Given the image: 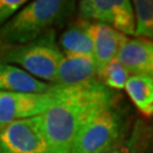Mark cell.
I'll use <instances>...</instances> for the list:
<instances>
[{
  "label": "cell",
  "mask_w": 153,
  "mask_h": 153,
  "mask_svg": "<svg viewBox=\"0 0 153 153\" xmlns=\"http://www.w3.org/2000/svg\"><path fill=\"white\" fill-rule=\"evenodd\" d=\"M116 104V93L98 78L65 88L62 98L41 115L51 153H69L78 131L94 117Z\"/></svg>",
  "instance_id": "obj_1"
},
{
  "label": "cell",
  "mask_w": 153,
  "mask_h": 153,
  "mask_svg": "<svg viewBox=\"0 0 153 153\" xmlns=\"http://www.w3.org/2000/svg\"><path fill=\"white\" fill-rule=\"evenodd\" d=\"M76 2L68 0H34L22 7L0 27V41L17 45L34 41L68 19Z\"/></svg>",
  "instance_id": "obj_2"
},
{
  "label": "cell",
  "mask_w": 153,
  "mask_h": 153,
  "mask_svg": "<svg viewBox=\"0 0 153 153\" xmlns=\"http://www.w3.org/2000/svg\"><path fill=\"white\" fill-rule=\"evenodd\" d=\"M64 57L56 43L55 33L49 32L27 43L6 45L0 60L22 68L40 81L53 84Z\"/></svg>",
  "instance_id": "obj_3"
},
{
  "label": "cell",
  "mask_w": 153,
  "mask_h": 153,
  "mask_svg": "<svg viewBox=\"0 0 153 153\" xmlns=\"http://www.w3.org/2000/svg\"><path fill=\"white\" fill-rule=\"evenodd\" d=\"M129 129L128 119L114 105L94 117L78 131L69 153H104Z\"/></svg>",
  "instance_id": "obj_4"
},
{
  "label": "cell",
  "mask_w": 153,
  "mask_h": 153,
  "mask_svg": "<svg viewBox=\"0 0 153 153\" xmlns=\"http://www.w3.org/2000/svg\"><path fill=\"white\" fill-rule=\"evenodd\" d=\"M64 92L65 88L57 85L49 92L40 94L0 91V127L42 115L62 98Z\"/></svg>",
  "instance_id": "obj_5"
},
{
  "label": "cell",
  "mask_w": 153,
  "mask_h": 153,
  "mask_svg": "<svg viewBox=\"0 0 153 153\" xmlns=\"http://www.w3.org/2000/svg\"><path fill=\"white\" fill-rule=\"evenodd\" d=\"M0 153H51L41 115L1 126Z\"/></svg>",
  "instance_id": "obj_6"
},
{
  "label": "cell",
  "mask_w": 153,
  "mask_h": 153,
  "mask_svg": "<svg viewBox=\"0 0 153 153\" xmlns=\"http://www.w3.org/2000/svg\"><path fill=\"white\" fill-rule=\"evenodd\" d=\"M78 15L83 21L107 24L124 35L135 33L134 8L128 0H82Z\"/></svg>",
  "instance_id": "obj_7"
},
{
  "label": "cell",
  "mask_w": 153,
  "mask_h": 153,
  "mask_svg": "<svg viewBox=\"0 0 153 153\" xmlns=\"http://www.w3.org/2000/svg\"><path fill=\"white\" fill-rule=\"evenodd\" d=\"M117 58L128 74L153 79V41L145 38L127 39Z\"/></svg>",
  "instance_id": "obj_8"
},
{
  "label": "cell",
  "mask_w": 153,
  "mask_h": 153,
  "mask_svg": "<svg viewBox=\"0 0 153 153\" xmlns=\"http://www.w3.org/2000/svg\"><path fill=\"white\" fill-rule=\"evenodd\" d=\"M88 28L93 40V58L99 73L108 62L117 57L128 38L103 23L90 22Z\"/></svg>",
  "instance_id": "obj_9"
},
{
  "label": "cell",
  "mask_w": 153,
  "mask_h": 153,
  "mask_svg": "<svg viewBox=\"0 0 153 153\" xmlns=\"http://www.w3.org/2000/svg\"><path fill=\"white\" fill-rule=\"evenodd\" d=\"M98 71L91 56H65L58 67L53 84L60 88H73L97 78Z\"/></svg>",
  "instance_id": "obj_10"
},
{
  "label": "cell",
  "mask_w": 153,
  "mask_h": 153,
  "mask_svg": "<svg viewBox=\"0 0 153 153\" xmlns=\"http://www.w3.org/2000/svg\"><path fill=\"white\" fill-rule=\"evenodd\" d=\"M53 88V84L40 81L22 68L0 60V91L40 94Z\"/></svg>",
  "instance_id": "obj_11"
},
{
  "label": "cell",
  "mask_w": 153,
  "mask_h": 153,
  "mask_svg": "<svg viewBox=\"0 0 153 153\" xmlns=\"http://www.w3.org/2000/svg\"><path fill=\"white\" fill-rule=\"evenodd\" d=\"M88 27L90 22L82 19L71 25L61 34L59 43L66 56L93 57V40Z\"/></svg>",
  "instance_id": "obj_12"
},
{
  "label": "cell",
  "mask_w": 153,
  "mask_h": 153,
  "mask_svg": "<svg viewBox=\"0 0 153 153\" xmlns=\"http://www.w3.org/2000/svg\"><path fill=\"white\" fill-rule=\"evenodd\" d=\"M152 142L153 125L138 119L119 142L104 153H146Z\"/></svg>",
  "instance_id": "obj_13"
},
{
  "label": "cell",
  "mask_w": 153,
  "mask_h": 153,
  "mask_svg": "<svg viewBox=\"0 0 153 153\" xmlns=\"http://www.w3.org/2000/svg\"><path fill=\"white\" fill-rule=\"evenodd\" d=\"M125 90L131 102L143 115L153 116V79L141 75H131L125 84Z\"/></svg>",
  "instance_id": "obj_14"
},
{
  "label": "cell",
  "mask_w": 153,
  "mask_h": 153,
  "mask_svg": "<svg viewBox=\"0 0 153 153\" xmlns=\"http://www.w3.org/2000/svg\"><path fill=\"white\" fill-rule=\"evenodd\" d=\"M133 4L135 15L134 35L153 41V0H135Z\"/></svg>",
  "instance_id": "obj_15"
},
{
  "label": "cell",
  "mask_w": 153,
  "mask_h": 153,
  "mask_svg": "<svg viewBox=\"0 0 153 153\" xmlns=\"http://www.w3.org/2000/svg\"><path fill=\"white\" fill-rule=\"evenodd\" d=\"M100 82L111 90H123L129 77L128 71L116 57L98 73Z\"/></svg>",
  "instance_id": "obj_16"
},
{
  "label": "cell",
  "mask_w": 153,
  "mask_h": 153,
  "mask_svg": "<svg viewBox=\"0 0 153 153\" xmlns=\"http://www.w3.org/2000/svg\"><path fill=\"white\" fill-rule=\"evenodd\" d=\"M26 4L25 0H0V27Z\"/></svg>",
  "instance_id": "obj_17"
},
{
  "label": "cell",
  "mask_w": 153,
  "mask_h": 153,
  "mask_svg": "<svg viewBox=\"0 0 153 153\" xmlns=\"http://www.w3.org/2000/svg\"><path fill=\"white\" fill-rule=\"evenodd\" d=\"M146 153H153V142H152V144L150 145V148H149V150L146 151Z\"/></svg>",
  "instance_id": "obj_18"
}]
</instances>
